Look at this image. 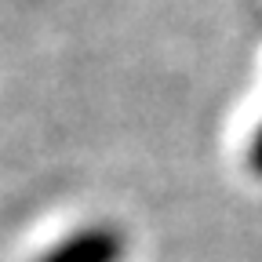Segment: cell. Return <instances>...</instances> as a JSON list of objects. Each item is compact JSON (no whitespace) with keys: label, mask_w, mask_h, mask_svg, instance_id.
I'll return each mask as SVG.
<instances>
[{"label":"cell","mask_w":262,"mask_h":262,"mask_svg":"<svg viewBox=\"0 0 262 262\" xmlns=\"http://www.w3.org/2000/svg\"><path fill=\"white\" fill-rule=\"evenodd\" d=\"M127 233L113 222H88L70 237L51 244L37 262H124Z\"/></svg>","instance_id":"cell-1"},{"label":"cell","mask_w":262,"mask_h":262,"mask_svg":"<svg viewBox=\"0 0 262 262\" xmlns=\"http://www.w3.org/2000/svg\"><path fill=\"white\" fill-rule=\"evenodd\" d=\"M248 168L262 179V124L255 127V135H251V146H248Z\"/></svg>","instance_id":"cell-2"}]
</instances>
